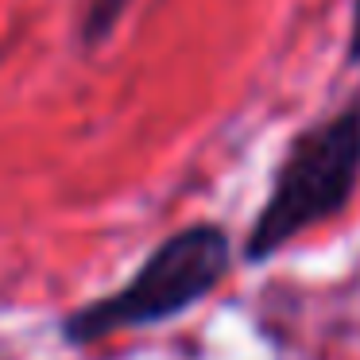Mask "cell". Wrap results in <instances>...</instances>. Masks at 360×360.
I'll return each instance as SVG.
<instances>
[{
	"mask_svg": "<svg viewBox=\"0 0 360 360\" xmlns=\"http://www.w3.org/2000/svg\"><path fill=\"white\" fill-rule=\"evenodd\" d=\"M233 271V240L221 225H186L148 252L136 275L112 295L89 298L63 318V341L94 345L105 337L171 321L210 298Z\"/></svg>",
	"mask_w": 360,
	"mask_h": 360,
	"instance_id": "obj_1",
	"label": "cell"
},
{
	"mask_svg": "<svg viewBox=\"0 0 360 360\" xmlns=\"http://www.w3.org/2000/svg\"><path fill=\"white\" fill-rule=\"evenodd\" d=\"M360 186V101L318 124L302 128L287 143L271 174L267 202L259 205L248 236L244 259L264 264L283 252L295 236L310 233L321 221H333L352 202Z\"/></svg>",
	"mask_w": 360,
	"mask_h": 360,
	"instance_id": "obj_2",
	"label": "cell"
},
{
	"mask_svg": "<svg viewBox=\"0 0 360 360\" xmlns=\"http://www.w3.org/2000/svg\"><path fill=\"white\" fill-rule=\"evenodd\" d=\"M124 8H128V0H86V12H82V39H86L89 47H97V43L120 24Z\"/></svg>",
	"mask_w": 360,
	"mask_h": 360,
	"instance_id": "obj_3",
	"label": "cell"
},
{
	"mask_svg": "<svg viewBox=\"0 0 360 360\" xmlns=\"http://www.w3.org/2000/svg\"><path fill=\"white\" fill-rule=\"evenodd\" d=\"M349 63H360V0H352V20H349Z\"/></svg>",
	"mask_w": 360,
	"mask_h": 360,
	"instance_id": "obj_4",
	"label": "cell"
}]
</instances>
